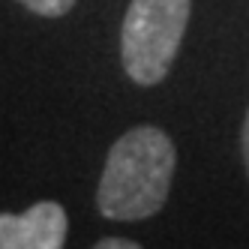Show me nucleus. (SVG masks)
I'll use <instances>...</instances> for the list:
<instances>
[{
	"label": "nucleus",
	"mask_w": 249,
	"mask_h": 249,
	"mask_svg": "<svg viewBox=\"0 0 249 249\" xmlns=\"http://www.w3.org/2000/svg\"><path fill=\"white\" fill-rule=\"evenodd\" d=\"M177 150L171 138L156 126H135L123 132L99 177L96 204L105 219L138 222L162 210L174 180Z\"/></svg>",
	"instance_id": "f257e3e1"
},
{
	"label": "nucleus",
	"mask_w": 249,
	"mask_h": 249,
	"mask_svg": "<svg viewBox=\"0 0 249 249\" xmlns=\"http://www.w3.org/2000/svg\"><path fill=\"white\" fill-rule=\"evenodd\" d=\"M192 0H132L120 27V63L141 84H159L180 51Z\"/></svg>",
	"instance_id": "f03ea898"
},
{
	"label": "nucleus",
	"mask_w": 249,
	"mask_h": 249,
	"mask_svg": "<svg viewBox=\"0 0 249 249\" xmlns=\"http://www.w3.org/2000/svg\"><path fill=\"white\" fill-rule=\"evenodd\" d=\"M69 216L57 201H36L24 213H0V249H63Z\"/></svg>",
	"instance_id": "7ed1b4c3"
},
{
	"label": "nucleus",
	"mask_w": 249,
	"mask_h": 249,
	"mask_svg": "<svg viewBox=\"0 0 249 249\" xmlns=\"http://www.w3.org/2000/svg\"><path fill=\"white\" fill-rule=\"evenodd\" d=\"M18 3L30 12L42 15V18H60L75 6V0H18Z\"/></svg>",
	"instance_id": "20e7f679"
},
{
	"label": "nucleus",
	"mask_w": 249,
	"mask_h": 249,
	"mask_svg": "<svg viewBox=\"0 0 249 249\" xmlns=\"http://www.w3.org/2000/svg\"><path fill=\"white\" fill-rule=\"evenodd\" d=\"M93 249H144V246H138L135 240H126V237H102Z\"/></svg>",
	"instance_id": "39448f33"
},
{
	"label": "nucleus",
	"mask_w": 249,
	"mask_h": 249,
	"mask_svg": "<svg viewBox=\"0 0 249 249\" xmlns=\"http://www.w3.org/2000/svg\"><path fill=\"white\" fill-rule=\"evenodd\" d=\"M240 153H243V165H246V174H249V111H246L243 126H240Z\"/></svg>",
	"instance_id": "423d86ee"
}]
</instances>
